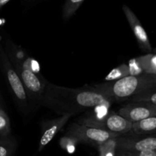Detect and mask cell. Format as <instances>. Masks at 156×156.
I'll use <instances>...</instances> for the list:
<instances>
[{
    "label": "cell",
    "mask_w": 156,
    "mask_h": 156,
    "mask_svg": "<svg viewBox=\"0 0 156 156\" xmlns=\"http://www.w3.org/2000/svg\"><path fill=\"white\" fill-rule=\"evenodd\" d=\"M111 104L93 85L73 88L47 82L39 105L49 108L59 116L73 117L98 107L110 108Z\"/></svg>",
    "instance_id": "6da1fadb"
},
{
    "label": "cell",
    "mask_w": 156,
    "mask_h": 156,
    "mask_svg": "<svg viewBox=\"0 0 156 156\" xmlns=\"http://www.w3.org/2000/svg\"><path fill=\"white\" fill-rule=\"evenodd\" d=\"M93 86L112 103L123 101L141 91L156 88V76H129L120 80L95 84Z\"/></svg>",
    "instance_id": "7a4b0ae2"
},
{
    "label": "cell",
    "mask_w": 156,
    "mask_h": 156,
    "mask_svg": "<svg viewBox=\"0 0 156 156\" xmlns=\"http://www.w3.org/2000/svg\"><path fill=\"white\" fill-rule=\"evenodd\" d=\"M101 107H98L91 110L93 111L92 114L81 117L76 123L113 133H117L120 136L126 135L130 132L132 123L123 118L118 113L109 111V108H104L99 110L98 108Z\"/></svg>",
    "instance_id": "3957f363"
},
{
    "label": "cell",
    "mask_w": 156,
    "mask_h": 156,
    "mask_svg": "<svg viewBox=\"0 0 156 156\" xmlns=\"http://www.w3.org/2000/svg\"><path fill=\"white\" fill-rule=\"evenodd\" d=\"M0 68L17 105L23 111H29L31 105L27 98L22 82L8 59L2 44H0Z\"/></svg>",
    "instance_id": "277c9868"
},
{
    "label": "cell",
    "mask_w": 156,
    "mask_h": 156,
    "mask_svg": "<svg viewBox=\"0 0 156 156\" xmlns=\"http://www.w3.org/2000/svg\"><path fill=\"white\" fill-rule=\"evenodd\" d=\"M66 135L75 138L79 143H85L96 147L109 139L120 136L117 133L90 127L77 123H72L68 126Z\"/></svg>",
    "instance_id": "5b68a950"
},
{
    "label": "cell",
    "mask_w": 156,
    "mask_h": 156,
    "mask_svg": "<svg viewBox=\"0 0 156 156\" xmlns=\"http://www.w3.org/2000/svg\"><path fill=\"white\" fill-rule=\"evenodd\" d=\"M21 79L31 107L39 105L47 81L43 76H38L19 66H12Z\"/></svg>",
    "instance_id": "8992f818"
},
{
    "label": "cell",
    "mask_w": 156,
    "mask_h": 156,
    "mask_svg": "<svg viewBox=\"0 0 156 156\" xmlns=\"http://www.w3.org/2000/svg\"><path fill=\"white\" fill-rule=\"evenodd\" d=\"M4 50L12 66H19L24 69L29 70L38 76H42L41 66L35 59L29 56L25 50L8 38L5 43Z\"/></svg>",
    "instance_id": "52a82bcc"
},
{
    "label": "cell",
    "mask_w": 156,
    "mask_h": 156,
    "mask_svg": "<svg viewBox=\"0 0 156 156\" xmlns=\"http://www.w3.org/2000/svg\"><path fill=\"white\" fill-rule=\"evenodd\" d=\"M117 150L126 152H144L156 151V138L155 135L144 136L123 135L117 137Z\"/></svg>",
    "instance_id": "ba28073f"
},
{
    "label": "cell",
    "mask_w": 156,
    "mask_h": 156,
    "mask_svg": "<svg viewBox=\"0 0 156 156\" xmlns=\"http://www.w3.org/2000/svg\"><path fill=\"white\" fill-rule=\"evenodd\" d=\"M71 118L70 115H62L44 120L41 123V138L38 143V151L41 152L53 140L56 134L64 127Z\"/></svg>",
    "instance_id": "9c48e42d"
},
{
    "label": "cell",
    "mask_w": 156,
    "mask_h": 156,
    "mask_svg": "<svg viewBox=\"0 0 156 156\" xmlns=\"http://www.w3.org/2000/svg\"><path fill=\"white\" fill-rule=\"evenodd\" d=\"M123 12L125 17L133 32L135 37L136 39L140 48L146 53H152V47L151 44L150 40L148 37L146 30L143 27L139 18L135 15L133 12L131 10L130 8L126 5H123Z\"/></svg>",
    "instance_id": "30bf717a"
},
{
    "label": "cell",
    "mask_w": 156,
    "mask_h": 156,
    "mask_svg": "<svg viewBox=\"0 0 156 156\" xmlns=\"http://www.w3.org/2000/svg\"><path fill=\"white\" fill-rule=\"evenodd\" d=\"M118 114L130 123L156 116V105L129 103L120 108Z\"/></svg>",
    "instance_id": "8fae6325"
},
{
    "label": "cell",
    "mask_w": 156,
    "mask_h": 156,
    "mask_svg": "<svg viewBox=\"0 0 156 156\" xmlns=\"http://www.w3.org/2000/svg\"><path fill=\"white\" fill-rule=\"evenodd\" d=\"M131 131L136 135L152 136L156 132V116L132 123Z\"/></svg>",
    "instance_id": "7c38bea8"
},
{
    "label": "cell",
    "mask_w": 156,
    "mask_h": 156,
    "mask_svg": "<svg viewBox=\"0 0 156 156\" xmlns=\"http://www.w3.org/2000/svg\"><path fill=\"white\" fill-rule=\"evenodd\" d=\"M136 59L144 74L156 76V54L155 51L139 56Z\"/></svg>",
    "instance_id": "4fadbf2b"
},
{
    "label": "cell",
    "mask_w": 156,
    "mask_h": 156,
    "mask_svg": "<svg viewBox=\"0 0 156 156\" xmlns=\"http://www.w3.org/2000/svg\"><path fill=\"white\" fill-rule=\"evenodd\" d=\"M130 103L147 104L156 105V88L141 91L129 98Z\"/></svg>",
    "instance_id": "5bb4252c"
},
{
    "label": "cell",
    "mask_w": 156,
    "mask_h": 156,
    "mask_svg": "<svg viewBox=\"0 0 156 156\" xmlns=\"http://www.w3.org/2000/svg\"><path fill=\"white\" fill-rule=\"evenodd\" d=\"M17 149V141L13 136L0 138V156H13Z\"/></svg>",
    "instance_id": "9a60e30c"
},
{
    "label": "cell",
    "mask_w": 156,
    "mask_h": 156,
    "mask_svg": "<svg viewBox=\"0 0 156 156\" xmlns=\"http://www.w3.org/2000/svg\"><path fill=\"white\" fill-rule=\"evenodd\" d=\"M117 137L109 139L97 146L99 156H116L117 149Z\"/></svg>",
    "instance_id": "2e32d148"
},
{
    "label": "cell",
    "mask_w": 156,
    "mask_h": 156,
    "mask_svg": "<svg viewBox=\"0 0 156 156\" xmlns=\"http://www.w3.org/2000/svg\"><path fill=\"white\" fill-rule=\"evenodd\" d=\"M129 76L128 65L122 63L111 70L105 78V82H114Z\"/></svg>",
    "instance_id": "e0dca14e"
},
{
    "label": "cell",
    "mask_w": 156,
    "mask_h": 156,
    "mask_svg": "<svg viewBox=\"0 0 156 156\" xmlns=\"http://www.w3.org/2000/svg\"><path fill=\"white\" fill-rule=\"evenodd\" d=\"M85 0H66L62 7V15L64 20H68L77 12Z\"/></svg>",
    "instance_id": "ac0fdd59"
},
{
    "label": "cell",
    "mask_w": 156,
    "mask_h": 156,
    "mask_svg": "<svg viewBox=\"0 0 156 156\" xmlns=\"http://www.w3.org/2000/svg\"><path fill=\"white\" fill-rule=\"evenodd\" d=\"M12 127L9 116L0 105V138L11 136Z\"/></svg>",
    "instance_id": "d6986e66"
},
{
    "label": "cell",
    "mask_w": 156,
    "mask_h": 156,
    "mask_svg": "<svg viewBox=\"0 0 156 156\" xmlns=\"http://www.w3.org/2000/svg\"><path fill=\"white\" fill-rule=\"evenodd\" d=\"M78 143H79V142L76 139L66 135L62 137V138H61L60 141H59V145H60L61 148L69 152V153L74 152L75 149H76V145Z\"/></svg>",
    "instance_id": "ffe728a7"
},
{
    "label": "cell",
    "mask_w": 156,
    "mask_h": 156,
    "mask_svg": "<svg viewBox=\"0 0 156 156\" xmlns=\"http://www.w3.org/2000/svg\"><path fill=\"white\" fill-rule=\"evenodd\" d=\"M127 65L128 68H129V76H136L142 74H144L141 66H140V63H139L138 60H137L136 57L129 59V63H128Z\"/></svg>",
    "instance_id": "44dd1931"
},
{
    "label": "cell",
    "mask_w": 156,
    "mask_h": 156,
    "mask_svg": "<svg viewBox=\"0 0 156 156\" xmlns=\"http://www.w3.org/2000/svg\"><path fill=\"white\" fill-rule=\"evenodd\" d=\"M116 156H156V151L126 152V151L117 150Z\"/></svg>",
    "instance_id": "7402d4cb"
},
{
    "label": "cell",
    "mask_w": 156,
    "mask_h": 156,
    "mask_svg": "<svg viewBox=\"0 0 156 156\" xmlns=\"http://www.w3.org/2000/svg\"><path fill=\"white\" fill-rule=\"evenodd\" d=\"M11 0H0V9L5 5L7 4L9 2H10Z\"/></svg>",
    "instance_id": "603a6c76"
},
{
    "label": "cell",
    "mask_w": 156,
    "mask_h": 156,
    "mask_svg": "<svg viewBox=\"0 0 156 156\" xmlns=\"http://www.w3.org/2000/svg\"><path fill=\"white\" fill-rule=\"evenodd\" d=\"M25 1H27V2H35V1H38V0H25Z\"/></svg>",
    "instance_id": "cb8c5ba5"
},
{
    "label": "cell",
    "mask_w": 156,
    "mask_h": 156,
    "mask_svg": "<svg viewBox=\"0 0 156 156\" xmlns=\"http://www.w3.org/2000/svg\"><path fill=\"white\" fill-rule=\"evenodd\" d=\"M0 105H2V104H1V100H0Z\"/></svg>",
    "instance_id": "d4e9b609"
}]
</instances>
